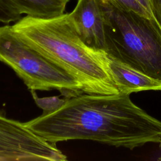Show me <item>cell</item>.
Listing matches in <instances>:
<instances>
[{"instance_id":"obj_12","label":"cell","mask_w":161,"mask_h":161,"mask_svg":"<svg viewBox=\"0 0 161 161\" xmlns=\"http://www.w3.org/2000/svg\"><path fill=\"white\" fill-rule=\"evenodd\" d=\"M136 1L144 8V9L147 11V13L148 14V15L150 16L151 18L156 19L152 13V6H151L150 0H136Z\"/></svg>"},{"instance_id":"obj_11","label":"cell","mask_w":161,"mask_h":161,"mask_svg":"<svg viewBox=\"0 0 161 161\" xmlns=\"http://www.w3.org/2000/svg\"><path fill=\"white\" fill-rule=\"evenodd\" d=\"M153 16L161 26V0H150Z\"/></svg>"},{"instance_id":"obj_9","label":"cell","mask_w":161,"mask_h":161,"mask_svg":"<svg viewBox=\"0 0 161 161\" xmlns=\"http://www.w3.org/2000/svg\"><path fill=\"white\" fill-rule=\"evenodd\" d=\"M21 14L7 0H0V22L8 24L16 22Z\"/></svg>"},{"instance_id":"obj_2","label":"cell","mask_w":161,"mask_h":161,"mask_svg":"<svg viewBox=\"0 0 161 161\" xmlns=\"http://www.w3.org/2000/svg\"><path fill=\"white\" fill-rule=\"evenodd\" d=\"M110 55L161 81V26L156 19L101 0Z\"/></svg>"},{"instance_id":"obj_6","label":"cell","mask_w":161,"mask_h":161,"mask_svg":"<svg viewBox=\"0 0 161 161\" xmlns=\"http://www.w3.org/2000/svg\"><path fill=\"white\" fill-rule=\"evenodd\" d=\"M106 64L119 92L129 94L145 91H161V81L123 62L108 53Z\"/></svg>"},{"instance_id":"obj_7","label":"cell","mask_w":161,"mask_h":161,"mask_svg":"<svg viewBox=\"0 0 161 161\" xmlns=\"http://www.w3.org/2000/svg\"><path fill=\"white\" fill-rule=\"evenodd\" d=\"M19 12L35 18H51L64 13L69 0H7Z\"/></svg>"},{"instance_id":"obj_8","label":"cell","mask_w":161,"mask_h":161,"mask_svg":"<svg viewBox=\"0 0 161 161\" xmlns=\"http://www.w3.org/2000/svg\"><path fill=\"white\" fill-rule=\"evenodd\" d=\"M30 91L36 104L44 111L43 113L53 112L58 109L65 101V99H60L58 96L39 97L36 91Z\"/></svg>"},{"instance_id":"obj_10","label":"cell","mask_w":161,"mask_h":161,"mask_svg":"<svg viewBox=\"0 0 161 161\" xmlns=\"http://www.w3.org/2000/svg\"><path fill=\"white\" fill-rule=\"evenodd\" d=\"M113 1L118 3L119 4H120L121 6H122L125 8H127L130 10H133L148 18L153 19L150 18V16L148 15L147 11L144 9V8L136 0H113Z\"/></svg>"},{"instance_id":"obj_5","label":"cell","mask_w":161,"mask_h":161,"mask_svg":"<svg viewBox=\"0 0 161 161\" xmlns=\"http://www.w3.org/2000/svg\"><path fill=\"white\" fill-rule=\"evenodd\" d=\"M76 31L89 47L107 51V25L101 0H77L70 13Z\"/></svg>"},{"instance_id":"obj_4","label":"cell","mask_w":161,"mask_h":161,"mask_svg":"<svg viewBox=\"0 0 161 161\" xmlns=\"http://www.w3.org/2000/svg\"><path fill=\"white\" fill-rule=\"evenodd\" d=\"M56 144L36 135L25 124L0 113V161H65Z\"/></svg>"},{"instance_id":"obj_3","label":"cell","mask_w":161,"mask_h":161,"mask_svg":"<svg viewBox=\"0 0 161 161\" xmlns=\"http://www.w3.org/2000/svg\"><path fill=\"white\" fill-rule=\"evenodd\" d=\"M0 61L11 67L30 91L57 89L65 97L83 93L73 77L26 44L12 25L0 26Z\"/></svg>"},{"instance_id":"obj_13","label":"cell","mask_w":161,"mask_h":161,"mask_svg":"<svg viewBox=\"0 0 161 161\" xmlns=\"http://www.w3.org/2000/svg\"><path fill=\"white\" fill-rule=\"evenodd\" d=\"M159 144H160V149H161V143H159Z\"/></svg>"},{"instance_id":"obj_1","label":"cell","mask_w":161,"mask_h":161,"mask_svg":"<svg viewBox=\"0 0 161 161\" xmlns=\"http://www.w3.org/2000/svg\"><path fill=\"white\" fill-rule=\"evenodd\" d=\"M12 27L26 44L73 77L83 93H119L106 64V52L82 41L69 13L45 18L26 15Z\"/></svg>"}]
</instances>
